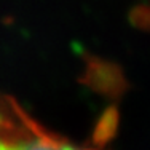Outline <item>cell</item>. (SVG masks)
Instances as JSON below:
<instances>
[{"label": "cell", "instance_id": "cell-1", "mask_svg": "<svg viewBox=\"0 0 150 150\" xmlns=\"http://www.w3.org/2000/svg\"><path fill=\"white\" fill-rule=\"evenodd\" d=\"M0 150H94L45 129L13 98L0 94Z\"/></svg>", "mask_w": 150, "mask_h": 150}]
</instances>
